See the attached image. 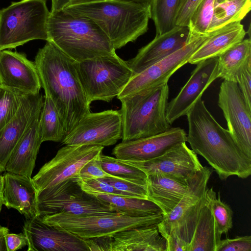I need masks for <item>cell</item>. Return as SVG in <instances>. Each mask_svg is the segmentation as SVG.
Here are the masks:
<instances>
[{
    "label": "cell",
    "mask_w": 251,
    "mask_h": 251,
    "mask_svg": "<svg viewBox=\"0 0 251 251\" xmlns=\"http://www.w3.org/2000/svg\"><path fill=\"white\" fill-rule=\"evenodd\" d=\"M41 87L55 104L67 135L90 112L76 69V61L47 41L35 56Z\"/></svg>",
    "instance_id": "6da1fadb"
},
{
    "label": "cell",
    "mask_w": 251,
    "mask_h": 251,
    "mask_svg": "<svg viewBox=\"0 0 251 251\" xmlns=\"http://www.w3.org/2000/svg\"><path fill=\"white\" fill-rule=\"evenodd\" d=\"M186 116L188 124L186 142L195 153L206 160L221 180L232 176L246 178L251 175V158L241 151L228 130L217 122L201 98Z\"/></svg>",
    "instance_id": "7a4b0ae2"
},
{
    "label": "cell",
    "mask_w": 251,
    "mask_h": 251,
    "mask_svg": "<svg viewBox=\"0 0 251 251\" xmlns=\"http://www.w3.org/2000/svg\"><path fill=\"white\" fill-rule=\"evenodd\" d=\"M65 11L92 20L115 50L135 41L148 29L150 6L117 0H101L68 6Z\"/></svg>",
    "instance_id": "3957f363"
},
{
    "label": "cell",
    "mask_w": 251,
    "mask_h": 251,
    "mask_svg": "<svg viewBox=\"0 0 251 251\" xmlns=\"http://www.w3.org/2000/svg\"><path fill=\"white\" fill-rule=\"evenodd\" d=\"M48 40L76 62L100 56L116 55L110 40L91 19L63 9L50 12Z\"/></svg>",
    "instance_id": "277c9868"
},
{
    "label": "cell",
    "mask_w": 251,
    "mask_h": 251,
    "mask_svg": "<svg viewBox=\"0 0 251 251\" xmlns=\"http://www.w3.org/2000/svg\"><path fill=\"white\" fill-rule=\"evenodd\" d=\"M169 94L167 83L119 100L123 142L158 134L171 127L166 119Z\"/></svg>",
    "instance_id": "5b68a950"
},
{
    "label": "cell",
    "mask_w": 251,
    "mask_h": 251,
    "mask_svg": "<svg viewBox=\"0 0 251 251\" xmlns=\"http://www.w3.org/2000/svg\"><path fill=\"white\" fill-rule=\"evenodd\" d=\"M50 13L46 0H21L0 10V50L14 49L34 40L47 41Z\"/></svg>",
    "instance_id": "8992f818"
},
{
    "label": "cell",
    "mask_w": 251,
    "mask_h": 251,
    "mask_svg": "<svg viewBox=\"0 0 251 251\" xmlns=\"http://www.w3.org/2000/svg\"><path fill=\"white\" fill-rule=\"evenodd\" d=\"M41 217L45 224L86 239L110 236L133 227L157 225L163 219V215L131 217L120 212L89 215L61 212Z\"/></svg>",
    "instance_id": "52a82bcc"
},
{
    "label": "cell",
    "mask_w": 251,
    "mask_h": 251,
    "mask_svg": "<svg viewBox=\"0 0 251 251\" xmlns=\"http://www.w3.org/2000/svg\"><path fill=\"white\" fill-rule=\"evenodd\" d=\"M78 75L89 102H110L127 83L133 72L117 55L76 61Z\"/></svg>",
    "instance_id": "ba28073f"
},
{
    "label": "cell",
    "mask_w": 251,
    "mask_h": 251,
    "mask_svg": "<svg viewBox=\"0 0 251 251\" xmlns=\"http://www.w3.org/2000/svg\"><path fill=\"white\" fill-rule=\"evenodd\" d=\"M36 210L41 216L61 212L89 215L118 212L108 203L84 192L76 177L37 192Z\"/></svg>",
    "instance_id": "9c48e42d"
},
{
    "label": "cell",
    "mask_w": 251,
    "mask_h": 251,
    "mask_svg": "<svg viewBox=\"0 0 251 251\" xmlns=\"http://www.w3.org/2000/svg\"><path fill=\"white\" fill-rule=\"evenodd\" d=\"M213 170L206 166L191 178L190 187L179 202L157 224L160 234L165 239L174 233L189 244L206 200L207 185Z\"/></svg>",
    "instance_id": "30bf717a"
},
{
    "label": "cell",
    "mask_w": 251,
    "mask_h": 251,
    "mask_svg": "<svg viewBox=\"0 0 251 251\" xmlns=\"http://www.w3.org/2000/svg\"><path fill=\"white\" fill-rule=\"evenodd\" d=\"M212 33L200 34L190 30L188 40L183 47L141 72L133 75L117 98L120 100L168 83L170 77L188 62L194 52Z\"/></svg>",
    "instance_id": "8fae6325"
},
{
    "label": "cell",
    "mask_w": 251,
    "mask_h": 251,
    "mask_svg": "<svg viewBox=\"0 0 251 251\" xmlns=\"http://www.w3.org/2000/svg\"><path fill=\"white\" fill-rule=\"evenodd\" d=\"M103 148L93 145H65L61 148L32 178L37 192L76 177L83 166L101 153Z\"/></svg>",
    "instance_id": "7c38bea8"
},
{
    "label": "cell",
    "mask_w": 251,
    "mask_h": 251,
    "mask_svg": "<svg viewBox=\"0 0 251 251\" xmlns=\"http://www.w3.org/2000/svg\"><path fill=\"white\" fill-rule=\"evenodd\" d=\"M122 137L120 111L107 110L86 114L61 143L65 145L105 147L115 144Z\"/></svg>",
    "instance_id": "4fadbf2b"
},
{
    "label": "cell",
    "mask_w": 251,
    "mask_h": 251,
    "mask_svg": "<svg viewBox=\"0 0 251 251\" xmlns=\"http://www.w3.org/2000/svg\"><path fill=\"white\" fill-rule=\"evenodd\" d=\"M218 105L234 141L241 151L251 158V110L248 107L237 82L224 80L221 83Z\"/></svg>",
    "instance_id": "5bb4252c"
},
{
    "label": "cell",
    "mask_w": 251,
    "mask_h": 251,
    "mask_svg": "<svg viewBox=\"0 0 251 251\" xmlns=\"http://www.w3.org/2000/svg\"><path fill=\"white\" fill-rule=\"evenodd\" d=\"M121 161L140 169L147 176L161 173L187 182L203 167L197 155L183 142L162 155L146 161Z\"/></svg>",
    "instance_id": "9a60e30c"
},
{
    "label": "cell",
    "mask_w": 251,
    "mask_h": 251,
    "mask_svg": "<svg viewBox=\"0 0 251 251\" xmlns=\"http://www.w3.org/2000/svg\"><path fill=\"white\" fill-rule=\"evenodd\" d=\"M90 251H166L157 225L139 226L110 236L88 239Z\"/></svg>",
    "instance_id": "2e32d148"
},
{
    "label": "cell",
    "mask_w": 251,
    "mask_h": 251,
    "mask_svg": "<svg viewBox=\"0 0 251 251\" xmlns=\"http://www.w3.org/2000/svg\"><path fill=\"white\" fill-rule=\"evenodd\" d=\"M23 230L28 251H90L86 239L45 224L38 215L26 219Z\"/></svg>",
    "instance_id": "e0dca14e"
},
{
    "label": "cell",
    "mask_w": 251,
    "mask_h": 251,
    "mask_svg": "<svg viewBox=\"0 0 251 251\" xmlns=\"http://www.w3.org/2000/svg\"><path fill=\"white\" fill-rule=\"evenodd\" d=\"M218 62V57H216L196 64L177 95L168 102L166 119L171 125L179 118L186 115L205 90L219 78Z\"/></svg>",
    "instance_id": "ac0fdd59"
},
{
    "label": "cell",
    "mask_w": 251,
    "mask_h": 251,
    "mask_svg": "<svg viewBox=\"0 0 251 251\" xmlns=\"http://www.w3.org/2000/svg\"><path fill=\"white\" fill-rule=\"evenodd\" d=\"M187 134L179 127L154 135L122 142L113 149L116 158L129 161H146L157 157L167 151L186 142Z\"/></svg>",
    "instance_id": "d6986e66"
},
{
    "label": "cell",
    "mask_w": 251,
    "mask_h": 251,
    "mask_svg": "<svg viewBox=\"0 0 251 251\" xmlns=\"http://www.w3.org/2000/svg\"><path fill=\"white\" fill-rule=\"evenodd\" d=\"M0 84L25 94H38L41 88L34 62L24 53L5 50L0 52Z\"/></svg>",
    "instance_id": "ffe728a7"
},
{
    "label": "cell",
    "mask_w": 251,
    "mask_h": 251,
    "mask_svg": "<svg viewBox=\"0 0 251 251\" xmlns=\"http://www.w3.org/2000/svg\"><path fill=\"white\" fill-rule=\"evenodd\" d=\"M43 97L40 93L26 94L14 117L0 130V172L5 166L15 146L41 111Z\"/></svg>",
    "instance_id": "44dd1931"
},
{
    "label": "cell",
    "mask_w": 251,
    "mask_h": 251,
    "mask_svg": "<svg viewBox=\"0 0 251 251\" xmlns=\"http://www.w3.org/2000/svg\"><path fill=\"white\" fill-rule=\"evenodd\" d=\"M190 34L188 26H176L155 38L139 50L136 55L126 61L133 75L139 73L183 47Z\"/></svg>",
    "instance_id": "7402d4cb"
},
{
    "label": "cell",
    "mask_w": 251,
    "mask_h": 251,
    "mask_svg": "<svg viewBox=\"0 0 251 251\" xmlns=\"http://www.w3.org/2000/svg\"><path fill=\"white\" fill-rule=\"evenodd\" d=\"M40 114L28 126L14 148L5 166L7 172L31 177L42 143L39 125Z\"/></svg>",
    "instance_id": "603a6c76"
},
{
    "label": "cell",
    "mask_w": 251,
    "mask_h": 251,
    "mask_svg": "<svg viewBox=\"0 0 251 251\" xmlns=\"http://www.w3.org/2000/svg\"><path fill=\"white\" fill-rule=\"evenodd\" d=\"M3 204L26 219L37 215V191L31 177L7 172L3 176Z\"/></svg>",
    "instance_id": "cb8c5ba5"
},
{
    "label": "cell",
    "mask_w": 251,
    "mask_h": 251,
    "mask_svg": "<svg viewBox=\"0 0 251 251\" xmlns=\"http://www.w3.org/2000/svg\"><path fill=\"white\" fill-rule=\"evenodd\" d=\"M147 176V200L157 205L163 215L170 212L179 202L188 190L193 177L184 182L161 173Z\"/></svg>",
    "instance_id": "d4e9b609"
},
{
    "label": "cell",
    "mask_w": 251,
    "mask_h": 251,
    "mask_svg": "<svg viewBox=\"0 0 251 251\" xmlns=\"http://www.w3.org/2000/svg\"><path fill=\"white\" fill-rule=\"evenodd\" d=\"M212 32L210 37L192 55L188 63L197 64L204 60L219 57L242 41L246 35L241 22L229 24Z\"/></svg>",
    "instance_id": "484cf974"
},
{
    "label": "cell",
    "mask_w": 251,
    "mask_h": 251,
    "mask_svg": "<svg viewBox=\"0 0 251 251\" xmlns=\"http://www.w3.org/2000/svg\"><path fill=\"white\" fill-rule=\"evenodd\" d=\"M206 201L188 246V251H216L221 240L222 234L216 226L206 192Z\"/></svg>",
    "instance_id": "4316f807"
},
{
    "label": "cell",
    "mask_w": 251,
    "mask_h": 251,
    "mask_svg": "<svg viewBox=\"0 0 251 251\" xmlns=\"http://www.w3.org/2000/svg\"><path fill=\"white\" fill-rule=\"evenodd\" d=\"M251 60V41L243 39L218 57L219 77L237 82L239 72Z\"/></svg>",
    "instance_id": "83f0119b"
},
{
    "label": "cell",
    "mask_w": 251,
    "mask_h": 251,
    "mask_svg": "<svg viewBox=\"0 0 251 251\" xmlns=\"http://www.w3.org/2000/svg\"><path fill=\"white\" fill-rule=\"evenodd\" d=\"M92 195L108 203L117 211L129 216L144 217L162 213L157 205L148 200L106 194Z\"/></svg>",
    "instance_id": "f1b7e54d"
},
{
    "label": "cell",
    "mask_w": 251,
    "mask_h": 251,
    "mask_svg": "<svg viewBox=\"0 0 251 251\" xmlns=\"http://www.w3.org/2000/svg\"><path fill=\"white\" fill-rule=\"evenodd\" d=\"M251 0H226L214 4L213 18L208 32L216 30L230 23L241 22L249 12Z\"/></svg>",
    "instance_id": "f546056e"
},
{
    "label": "cell",
    "mask_w": 251,
    "mask_h": 251,
    "mask_svg": "<svg viewBox=\"0 0 251 251\" xmlns=\"http://www.w3.org/2000/svg\"><path fill=\"white\" fill-rule=\"evenodd\" d=\"M40 129L42 142H62L67 135L59 112L51 99L45 95L41 110Z\"/></svg>",
    "instance_id": "4dcf8cb0"
},
{
    "label": "cell",
    "mask_w": 251,
    "mask_h": 251,
    "mask_svg": "<svg viewBox=\"0 0 251 251\" xmlns=\"http://www.w3.org/2000/svg\"><path fill=\"white\" fill-rule=\"evenodd\" d=\"M182 0H151V19L156 35L162 34L176 26V19Z\"/></svg>",
    "instance_id": "1f68e13d"
},
{
    "label": "cell",
    "mask_w": 251,
    "mask_h": 251,
    "mask_svg": "<svg viewBox=\"0 0 251 251\" xmlns=\"http://www.w3.org/2000/svg\"><path fill=\"white\" fill-rule=\"evenodd\" d=\"M99 159L103 170L118 179H123L139 185L147 186V176L142 170L126 164L116 157L100 153Z\"/></svg>",
    "instance_id": "d6a6232c"
},
{
    "label": "cell",
    "mask_w": 251,
    "mask_h": 251,
    "mask_svg": "<svg viewBox=\"0 0 251 251\" xmlns=\"http://www.w3.org/2000/svg\"><path fill=\"white\" fill-rule=\"evenodd\" d=\"M211 212L219 231L222 234L226 233L233 226V212L230 206L222 201L219 194L212 188L206 189Z\"/></svg>",
    "instance_id": "836d02e7"
},
{
    "label": "cell",
    "mask_w": 251,
    "mask_h": 251,
    "mask_svg": "<svg viewBox=\"0 0 251 251\" xmlns=\"http://www.w3.org/2000/svg\"><path fill=\"white\" fill-rule=\"evenodd\" d=\"M26 94L0 86V130L15 116Z\"/></svg>",
    "instance_id": "e575fe53"
},
{
    "label": "cell",
    "mask_w": 251,
    "mask_h": 251,
    "mask_svg": "<svg viewBox=\"0 0 251 251\" xmlns=\"http://www.w3.org/2000/svg\"><path fill=\"white\" fill-rule=\"evenodd\" d=\"M215 0H203L200 4L189 25L190 31L200 34L208 33L213 16Z\"/></svg>",
    "instance_id": "d590c367"
},
{
    "label": "cell",
    "mask_w": 251,
    "mask_h": 251,
    "mask_svg": "<svg viewBox=\"0 0 251 251\" xmlns=\"http://www.w3.org/2000/svg\"><path fill=\"white\" fill-rule=\"evenodd\" d=\"M76 180L81 189L91 195L106 194L132 197L125 192L116 189L101 178L84 179L76 177Z\"/></svg>",
    "instance_id": "8d00e7d4"
},
{
    "label": "cell",
    "mask_w": 251,
    "mask_h": 251,
    "mask_svg": "<svg viewBox=\"0 0 251 251\" xmlns=\"http://www.w3.org/2000/svg\"><path fill=\"white\" fill-rule=\"evenodd\" d=\"M101 179L116 189L133 198L147 200V186L139 185L121 178L106 177Z\"/></svg>",
    "instance_id": "74e56055"
},
{
    "label": "cell",
    "mask_w": 251,
    "mask_h": 251,
    "mask_svg": "<svg viewBox=\"0 0 251 251\" xmlns=\"http://www.w3.org/2000/svg\"><path fill=\"white\" fill-rule=\"evenodd\" d=\"M98 156L90 160L83 166L76 177L84 179L106 177L116 178L103 170Z\"/></svg>",
    "instance_id": "f35d334b"
},
{
    "label": "cell",
    "mask_w": 251,
    "mask_h": 251,
    "mask_svg": "<svg viewBox=\"0 0 251 251\" xmlns=\"http://www.w3.org/2000/svg\"><path fill=\"white\" fill-rule=\"evenodd\" d=\"M216 251H251V236L246 235L221 240Z\"/></svg>",
    "instance_id": "ab89813d"
},
{
    "label": "cell",
    "mask_w": 251,
    "mask_h": 251,
    "mask_svg": "<svg viewBox=\"0 0 251 251\" xmlns=\"http://www.w3.org/2000/svg\"><path fill=\"white\" fill-rule=\"evenodd\" d=\"M251 60L248 61L239 72L237 83L248 107L251 110Z\"/></svg>",
    "instance_id": "60d3db41"
},
{
    "label": "cell",
    "mask_w": 251,
    "mask_h": 251,
    "mask_svg": "<svg viewBox=\"0 0 251 251\" xmlns=\"http://www.w3.org/2000/svg\"><path fill=\"white\" fill-rule=\"evenodd\" d=\"M203 0H182L176 19V26H188L195 11Z\"/></svg>",
    "instance_id": "b9f144b4"
},
{
    "label": "cell",
    "mask_w": 251,
    "mask_h": 251,
    "mask_svg": "<svg viewBox=\"0 0 251 251\" xmlns=\"http://www.w3.org/2000/svg\"><path fill=\"white\" fill-rule=\"evenodd\" d=\"M7 251H14L27 245V238L24 233H8L5 236Z\"/></svg>",
    "instance_id": "7bdbcfd3"
},
{
    "label": "cell",
    "mask_w": 251,
    "mask_h": 251,
    "mask_svg": "<svg viewBox=\"0 0 251 251\" xmlns=\"http://www.w3.org/2000/svg\"><path fill=\"white\" fill-rule=\"evenodd\" d=\"M166 251H188V244L172 233L166 238Z\"/></svg>",
    "instance_id": "ee69618b"
},
{
    "label": "cell",
    "mask_w": 251,
    "mask_h": 251,
    "mask_svg": "<svg viewBox=\"0 0 251 251\" xmlns=\"http://www.w3.org/2000/svg\"><path fill=\"white\" fill-rule=\"evenodd\" d=\"M51 7L50 12L63 9L68 6L86 3L101 0H50Z\"/></svg>",
    "instance_id": "f6af8a7d"
},
{
    "label": "cell",
    "mask_w": 251,
    "mask_h": 251,
    "mask_svg": "<svg viewBox=\"0 0 251 251\" xmlns=\"http://www.w3.org/2000/svg\"><path fill=\"white\" fill-rule=\"evenodd\" d=\"M9 233V229L5 227L0 226V251H7L5 236Z\"/></svg>",
    "instance_id": "bcb514c9"
},
{
    "label": "cell",
    "mask_w": 251,
    "mask_h": 251,
    "mask_svg": "<svg viewBox=\"0 0 251 251\" xmlns=\"http://www.w3.org/2000/svg\"><path fill=\"white\" fill-rule=\"evenodd\" d=\"M150 6L151 0H117Z\"/></svg>",
    "instance_id": "7dc6e473"
},
{
    "label": "cell",
    "mask_w": 251,
    "mask_h": 251,
    "mask_svg": "<svg viewBox=\"0 0 251 251\" xmlns=\"http://www.w3.org/2000/svg\"><path fill=\"white\" fill-rule=\"evenodd\" d=\"M3 177L0 175V212L3 204Z\"/></svg>",
    "instance_id": "c3c4849f"
},
{
    "label": "cell",
    "mask_w": 251,
    "mask_h": 251,
    "mask_svg": "<svg viewBox=\"0 0 251 251\" xmlns=\"http://www.w3.org/2000/svg\"><path fill=\"white\" fill-rule=\"evenodd\" d=\"M226 0H215L214 4L220 3L222 2L225 1Z\"/></svg>",
    "instance_id": "681fc988"
},
{
    "label": "cell",
    "mask_w": 251,
    "mask_h": 251,
    "mask_svg": "<svg viewBox=\"0 0 251 251\" xmlns=\"http://www.w3.org/2000/svg\"><path fill=\"white\" fill-rule=\"evenodd\" d=\"M0 51H1V50H0Z\"/></svg>",
    "instance_id": "f907efd6"
},
{
    "label": "cell",
    "mask_w": 251,
    "mask_h": 251,
    "mask_svg": "<svg viewBox=\"0 0 251 251\" xmlns=\"http://www.w3.org/2000/svg\"></svg>",
    "instance_id": "816d5d0a"
}]
</instances>
